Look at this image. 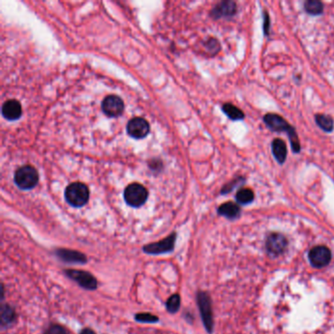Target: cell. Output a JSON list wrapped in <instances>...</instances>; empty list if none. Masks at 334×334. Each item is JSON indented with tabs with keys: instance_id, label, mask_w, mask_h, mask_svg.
<instances>
[{
	"instance_id": "obj_1",
	"label": "cell",
	"mask_w": 334,
	"mask_h": 334,
	"mask_svg": "<svg viewBox=\"0 0 334 334\" xmlns=\"http://www.w3.org/2000/svg\"><path fill=\"white\" fill-rule=\"evenodd\" d=\"M264 122L266 123L268 128L273 131L286 132L288 134L293 152H295V153L300 152L301 146H300V142L298 140V135L296 133L295 129L292 128L288 124V122L283 119V117L280 116L277 114H272V113L267 114L266 116L264 117Z\"/></svg>"
},
{
	"instance_id": "obj_2",
	"label": "cell",
	"mask_w": 334,
	"mask_h": 334,
	"mask_svg": "<svg viewBox=\"0 0 334 334\" xmlns=\"http://www.w3.org/2000/svg\"><path fill=\"white\" fill-rule=\"evenodd\" d=\"M66 201L73 207L79 208L86 205L90 198L89 187L81 182H73L65 190Z\"/></svg>"
},
{
	"instance_id": "obj_3",
	"label": "cell",
	"mask_w": 334,
	"mask_h": 334,
	"mask_svg": "<svg viewBox=\"0 0 334 334\" xmlns=\"http://www.w3.org/2000/svg\"><path fill=\"white\" fill-rule=\"evenodd\" d=\"M16 185L24 190H29L39 183L38 171L32 166H24L18 169L14 176Z\"/></svg>"
},
{
	"instance_id": "obj_4",
	"label": "cell",
	"mask_w": 334,
	"mask_h": 334,
	"mask_svg": "<svg viewBox=\"0 0 334 334\" xmlns=\"http://www.w3.org/2000/svg\"><path fill=\"white\" fill-rule=\"evenodd\" d=\"M124 198L128 205L138 208L146 202L148 198V191L140 183H131L125 189Z\"/></svg>"
},
{
	"instance_id": "obj_5",
	"label": "cell",
	"mask_w": 334,
	"mask_h": 334,
	"mask_svg": "<svg viewBox=\"0 0 334 334\" xmlns=\"http://www.w3.org/2000/svg\"><path fill=\"white\" fill-rule=\"evenodd\" d=\"M127 130L131 137L135 140H142L148 135L150 131V126L145 119L136 117L129 121Z\"/></svg>"
},
{
	"instance_id": "obj_6",
	"label": "cell",
	"mask_w": 334,
	"mask_h": 334,
	"mask_svg": "<svg viewBox=\"0 0 334 334\" xmlns=\"http://www.w3.org/2000/svg\"><path fill=\"white\" fill-rule=\"evenodd\" d=\"M197 301H198V306L200 309L202 320L205 324L206 329L209 332H211L213 330V313H212L210 298L206 293L200 292L197 296Z\"/></svg>"
},
{
	"instance_id": "obj_7",
	"label": "cell",
	"mask_w": 334,
	"mask_h": 334,
	"mask_svg": "<svg viewBox=\"0 0 334 334\" xmlns=\"http://www.w3.org/2000/svg\"><path fill=\"white\" fill-rule=\"evenodd\" d=\"M175 242H176V233H173L170 236H168L167 238H165L159 242L145 245L143 247V251L150 255H159V254L169 253L174 249Z\"/></svg>"
},
{
	"instance_id": "obj_8",
	"label": "cell",
	"mask_w": 334,
	"mask_h": 334,
	"mask_svg": "<svg viewBox=\"0 0 334 334\" xmlns=\"http://www.w3.org/2000/svg\"><path fill=\"white\" fill-rule=\"evenodd\" d=\"M66 274L73 281L78 283L81 287L93 290L97 287V281L96 279L88 271L85 270H67Z\"/></svg>"
},
{
	"instance_id": "obj_9",
	"label": "cell",
	"mask_w": 334,
	"mask_h": 334,
	"mask_svg": "<svg viewBox=\"0 0 334 334\" xmlns=\"http://www.w3.org/2000/svg\"><path fill=\"white\" fill-rule=\"evenodd\" d=\"M125 109L124 101L117 95L107 96L102 102V111L106 116L115 118L122 115Z\"/></svg>"
},
{
	"instance_id": "obj_10",
	"label": "cell",
	"mask_w": 334,
	"mask_h": 334,
	"mask_svg": "<svg viewBox=\"0 0 334 334\" xmlns=\"http://www.w3.org/2000/svg\"><path fill=\"white\" fill-rule=\"evenodd\" d=\"M309 258L313 266L317 268H322L330 262L331 252L325 246H317L310 251Z\"/></svg>"
},
{
	"instance_id": "obj_11",
	"label": "cell",
	"mask_w": 334,
	"mask_h": 334,
	"mask_svg": "<svg viewBox=\"0 0 334 334\" xmlns=\"http://www.w3.org/2000/svg\"><path fill=\"white\" fill-rule=\"evenodd\" d=\"M2 115L8 121H16L22 116V106L17 100H8L2 106Z\"/></svg>"
},
{
	"instance_id": "obj_12",
	"label": "cell",
	"mask_w": 334,
	"mask_h": 334,
	"mask_svg": "<svg viewBox=\"0 0 334 334\" xmlns=\"http://www.w3.org/2000/svg\"><path fill=\"white\" fill-rule=\"evenodd\" d=\"M236 13V3L233 1H222L213 9L212 16L216 19L224 17H232Z\"/></svg>"
},
{
	"instance_id": "obj_13",
	"label": "cell",
	"mask_w": 334,
	"mask_h": 334,
	"mask_svg": "<svg viewBox=\"0 0 334 334\" xmlns=\"http://www.w3.org/2000/svg\"><path fill=\"white\" fill-rule=\"evenodd\" d=\"M285 247H286V239L282 234L273 233L267 240V249L271 254L274 255L281 254L284 251Z\"/></svg>"
},
{
	"instance_id": "obj_14",
	"label": "cell",
	"mask_w": 334,
	"mask_h": 334,
	"mask_svg": "<svg viewBox=\"0 0 334 334\" xmlns=\"http://www.w3.org/2000/svg\"><path fill=\"white\" fill-rule=\"evenodd\" d=\"M56 255L60 258L62 261L68 263H77V264H85L88 261V258L84 254L68 249H59L56 251Z\"/></svg>"
},
{
	"instance_id": "obj_15",
	"label": "cell",
	"mask_w": 334,
	"mask_h": 334,
	"mask_svg": "<svg viewBox=\"0 0 334 334\" xmlns=\"http://www.w3.org/2000/svg\"><path fill=\"white\" fill-rule=\"evenodd\" d=\"M271 150H272V154L275 157L276 161L280 164H283L286 160V155H287V148H286L285 142L280 138L274 140L271 143Z\"/></svg>"
},
{
	"instance_id": "obj_16",
	"label": "cell",
	"mask_w": 334,
	"mask_h": 334,
	"mask_svg": "<svg viewBox=\"0 0 334 334\" xmlns=\"http://www.w3.org/2000/svg\"><path fill=\"white\" fill-rule=\"evenodd\" d=\"M218 214L229 218H237L240 214V208L235 203L228 202L219 206Z\"/></svg>"
},
{
	"instance_id": "obj_17",
	"label": "cell",
	"mask_w": 334,
	"mask_h": 334,
	"mask_svg": "<svg viewBox=\"0 0 334 334\" xmlns=\"http://www.w3.org/2000/svg\"><path fill=\"white\" fill-rule=\"evenodd\" d=\"M222 111L227 116L233 121H239L244 119V113L239 108H237L236 106L232 105L231 103L224 104Z\"/></svg>"
},
{
	"instance_id": "obj_18",
	"label": "cell",
	"mask_w": 334,
	"mask_h": 334,
	"mask_svg": "<svg viewBox=\"0 0 334 334\" xmlns=\"http://www.w3.org/2000/svg\"><path fill=\"white\" fill-rule=\"evenodd\" d=\"M317 125L321 128L322 130L326 132H331L333 130L334 122L331 117L324 115V114H318L315 117Z\"/></svg>"
},
{
	"instance_id": "obj_19",
	"label": "cell",
	"mask_w": 334,
	"mask_h": 334,
	"mask_svg": "<svg viewBox=\"0 0 334 334\" xmlns=\"http://www.w3.org/2000/svg\"><path fill=\"white\" fill-rule=\"evenodd\" d=\"M305 10L311 15H320L323 12V4L319 0H308L305 2Z\"/></svg>"
},
{
	"instance_id": "obj_20",
	"label": "cell",
	"mask_w": 334,
	"mask_h": 334,
	"mask_svg": "<svg viewBox=\"0 0 334 334\" xmlns=\"http://www.w3.org/2000/svg\"><path fill=\"white\" fill-rule=\"evenodd\" d=\"M236 200L240 204H249L254 200V192L249 188L240 189L236 194Z\"/></svg>"
},
{
	"instance_id": "obj_21",
	"label": "cell",
	"mask_w": 334,
	"mask_h": 334,
	"mask_svg": "<svg viewBox=\"0 0 334 334\" xmlns=\"http://www.w3.org/2000/svg\"><path fill=\"white\" fill-rule=\"evenodd\" d=\"M15 320V312L8 305H4L1 308V324L6 325Z\"/></svg>"
},
{
	"instance_id": "obj_22",
	"label": "cell",
	"mask_w": 334,
	"mask_h": 334,
	"mask_svg": "<svg viewBox=\"0 0 334 334\" xmlns=\"http://www.w3.org/2000/svg\"><path fill=\"white\" fill-rule=\"evenodd\" d=\"M180 306V297L179 294L171 296L168 299L166 307L170 313H177Z\"/></svg>"
},
{
	"instance_id": "obj_23",
	"label": "cell",
	"mask_w": 334,
	"mask_h": 334,
	"mask_svg": "<svg viewBox=\"0 0 334 334\" xmlns=\"http://www.w3.org/2000/svg\"><path fill=\"white\" fill-rule=\"evenodd\" d=\"M135 320L142 322H156L158 321V317H155L151 314H138L135 316Z\"/></svg>"
},
{
	"instance_id": "obj_24",
	"label": "cell",
	"mask_w": 334,
	"mask_h": 334,
	"mask_svg": "<svg viewBox=\"0 0 334 334\" xmlns=\"http://www.w3.org/2000/svg\"><path fill=\"white\" fill-rule=\"evenodd\" d=\"M45 334H67V331L64 327L58 324H53L46 330Z\"/></svg>"
},
{
	"instance_id": "obj_25",
	"label": "cell",
	"mask_w": 334,
	"mask_h": 334,
	"mask_svg": "<svg viewBox=\"0 0 334 334\" xmlns=\"http://www.w3.org/2000/svg\"><path fill=\"white\" fill-rule=\"evenodd\" d=\"M264 30H265V34L268 35L269 33V27H270V18L269 15L267 12H265V21H264Z\"/></svg>"
},
{
	"instance_id": "obj_26",
	"label": "cell",
	"mask_w": 334,
	"mask_h": 334,
	"mask_svg": "<svg viewBox=\"0 0 334 334\" xmlns=\"http://www.w3.org/2000/svg\"><path fill=\"white\" fill-rule=\"evenodd\" d=\"M80 334H95L91 329H90V328H87V329H84L81 332H80Z\"/></svg>"
}]
</instances>
